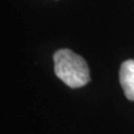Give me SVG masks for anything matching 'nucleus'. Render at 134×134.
I'll use <instances>...</instances> for the list:
<instances>
[{
    "mask_svg": "<svg viewBox=\"0 0 134 134\" xmlns=\"http://www.w3.org/2000/svg\"><path fill=\"white\" fill-rule=\"evenodd\" d=\"M120 83L129 100H134V59L125 60L120 68Z\"/></svg>",
    "mask_w": 134,
    "mask_h": 134,
    "instance_id": "obj_2",
    "label": "nucleus"
},
{
    "mask_svg": "<svg viewBox=\"0 0 134 134\" xmlns=\"http://www.w3.org/2000/svg\"><path fill=\"white\" fill-rule=\"evenodd\" d=\"M56 76L70 88H79L90 82V69L85 59L70 49H59L54 54Z\"/></svg>",
    "mask_w": 134,
    "mask_h": 134,
    "instance_id": "obj_1",
    "label": "nucleus"
}]
</instances>
